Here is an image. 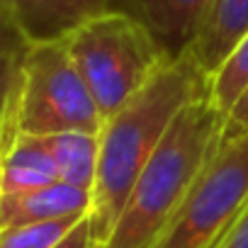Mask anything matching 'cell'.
Returning <instances> with one entry per match:
<instances>
[{"label":"cell","instance_id":"6da1fadb","mask_svg":"<svg viewBox=\"0 0 248 248\" xmlns=\"http://www.w3.org/2000/svg\"><path fill=\"white\" fill-rule=\"evenodd\" d=\"M200 97H209V76L187 51L173 59L146 88L105 119L97 134L100 158L88 214L97 248L109 238L134 183L180 109Z\"/></svg>","mask_w":248,"mask_h":248},{"label":"cell","instance_id":"7a4b0ae2","mask_svg":"<svg viewBox=\"0 0 248 248\" xmlns=\"http://www.w3.org/2000/svg\"><path fill=\"white\" fill-rule=\"evenodd\" d=\"M226 114L200 97L180 109L100 248H151L224 141Z\"/></svg>","mask_w":248,"mask_h":248},{"label":"cell","instance_id":"3957f363","mask_svg":"<svg viewBox=\"0 0 248 248\" xmlns=\"http://www.w3.org/2000/svg\"><path fill=\"white\" fill-rule=\"evenodd\" d=\"M102 119L146 88L173 59L132 13H100L63 37Z\"/></svg>","mask_w":248,"mask_h":248},{"label":"cell","instance_id":"277c9868","mask_svg":"<svg viewBox=\"0 0 248 248\" xmlns=\"http://www.w3.org/2000/svg\"><path fill=\"white\" fill-rule=\"evenodd\" d=\"M8 119L13 129L32 137L100 134L105 119L63 39L25 46Z\"/></svg>","mask_w":248,"mask_h":248},{"label":"cell","instance_id":"5b68a950","mask_svg":"<svg viewBox=\"0 0 248 248\" xmlns=\"http://www.w3.org/2000/svg\"><path fill=\"white\" fill-rule=\"evenodd\" d=\"M248 209V134L221 141L151 248H212Z\"/></svg>","mask_w":248,"mask_h":248},{"label":"cell","instance_id":"8992f818","mask_svg":"<svg viewBox=\"0 0 248 248\" xmlns=\"http://www.w3.org/2000/svg\"><path fill=\"white\" fill-rule=\"evenodd\" d=\"M107 10H119L117 0H0V13L27 44L63 39L78 25Z\"/></svg>","mask_w":248,"mask_h":248},{"label":"cell","instance_id":"52a82bcc","mask_svg":"<svg viewBox=\"0 0 248 248\" xmlns=\"http://www.w3.org/2000/svg\"><path fill=\"white\" fill-rule=\"evenodd\" d=\"M119 10L139 17L163 44L170 59L190 51L212 0H117Z\"/></svg>","mask_w":248,"mask_h":248},{"label":"cell","instance_id":"ba28073f","mask_svg":"<svg viewBox=\"0 0 248 248\" xmlns=\"http://www.w3.org/2000/svg\"><path fill=\"white\" fill-rule=\"evenodd\" d=\"M56 180L59 173L44 137L22 134L10 127L8 119L0 139V195L37 190Z\"/></svg>","mask_w":248,"mask_h":248},{"label":"cell","instance_id":"9c48e42d","mask_svg":"<svg viewBox=\"0 0 248 248\" xmlns=\"http://www.w3.org/2000/svg\"><path fill=\"white\" fill-rule=\"evenodd\" d=\"M80 214H90V192L63 180L17 195H0V229Z\"/></svg>","mask_w":248,"mask_h":248},{"label":"cell","instance_id":"30bf717a","mask_svg":"<svg viewBox=\"0 0 248 248\" xmlns=\"http://www.w3.org/2000/svg\"><path fill=\"white\" fill-rule=\"evenodd\" d=\"M248 30V0H212L207 20L195 37L190 54L197 66L212 76L236 42Z\"/></svg>","mask_w":248,"mask_h":248},{"label":"cell","instance_id":"8fae6325","mask_svg":"<svg viewBox=\"0 0 248 248\" xmlns=\"http://www.w3.org/2000/svg\"><path fill=\"white\" fill-rule=\"evenodd\" d=\"M44 141L54 158L59 180L90 192L97 175L100 137L93 132H61L44 137Z\"/></svg>","mask_w":248,"mask_h":248},{"label":"cell","instance_id":"7c38bea8","mask_svg":"<svg viewBox=\"0 0 248 248\" xmlns=\"http://www.w3.org/2000/svg\"><path fill=\"white\" fill-rule=\"evenodd\" d=\"M248 85V30L221 61V66L209 76V97L226 114L238 95Z\"/></svg>","mask_w":248,"mask_h":248},{"label":"cell","instance_id":"4fadbf2b","mask_svg":"<svg viewBox=\"0 0 248 248\" xmlns=\"http://www.w3.org/2000/svg\"><path fill=\"white\" fill-rule=\"evenodd\" d=\"M85 217L88 214L3 226L0 229V248H56Z\"/></svg>","mask_w":248,"mask_h":248},{"label":"cell","instance_id":"5bb4252c","mask_svg":"<svg viewBox=\"0 0 248 248\" xmlns=\"http://www.w3.org/2000/svg\"><path fill=\"white\" fill-rule=\"evenodd\" d=\"M25 46H27V42L17 39L0 51V139H3L5 124H8L10 102H13V93H15L17 73H20V59H22Z\"/></svg>","mask_w":248,"mask_h":248},{"label":"cell","instance_id":"9a60e30c","mask_svg":"<svg viewBox=\"0 0 248 248\" xmlns=\"http://www.w3.org/2000/svg\"><path fill=\"white\" fill-rule=\"evenodd\" d=\"M248 134V85L246 90L238 95V100L231 105V109L226 112V127H224V141L229 139H238Z\"/></svg>","mask_w":248,"mask_h":248},{"label":"cell","instance_id":"2e32d148","mask_svg":"<svg viewBox=\"0 0 248 248\" xmlns=\"http://www.w3.org/2000/svg\"><path fill=\"white\" fill-rule=\"evenodd\" d=\"M212 248H248V209L236 219V224Z\"/></svg>","mask_w":248,"mask_h":248},{"label":"cell","instance_id":"e0dca14e","mask_svg":"<svg viewBox=\"0 0 248 248\" xmlns=\"http://www.w3.org/2000/svg\"><path fill=\"white\" fill-rule=\"evenodd\" d=\"M56 248H97L95 238H93V229H90V219H80L78 226L56 246Z\"/></svg>","mask_w":248,"mask_h":248},{"label":"cell","instance_id":"ac0fdd59","mask_svg":"<svg viewBox=\"0 0 248 248\" xmlns=\"http://www.w3.org/2000/svg\"><path fill=\"white\" fill-rule=\"evenodd\" d=\"M17 39H22L20 32L13 27V22L3 13H0V51H3L5 46H10L13 42H17Z\"/></svg>","mask_w":248,"mask_h":248}]
</instances>
